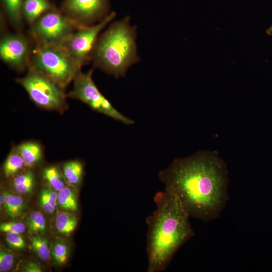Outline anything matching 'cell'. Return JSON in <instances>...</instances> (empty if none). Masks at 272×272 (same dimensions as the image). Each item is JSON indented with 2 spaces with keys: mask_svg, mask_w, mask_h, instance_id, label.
Instances as JSON below:
<instances>
[{
  "mask_svg": "<svg viewBox=\"0 0 272 272\" xmlns=\"http://www.w3.org/2000/svg\"><path fill=\"white\" fill-rule=\"evenodd\" d=\"M158 175L190 217L205 222L217 219L229 199L227 166L214 152L176 158Z\"/></svg>",
  "mask_w": 272,
  "mask_h": 272,
  "instance_id": "cell-1",
  "label": "cell"
},
{
  "mask_svg": "<svg viewBox=\"0 0 272 272\" xmlns=\"http://www.w3.org/2000/svg\"><path fill=\"white\" fill-rule=\"evenodd\" d=\"M156 208L146 219L148 272L165 270L178 250L195 233L177 196L167 189L154 196Z\"/></svg>",
  "mask_w": 272,
  "mask_h": 272,
  "instance_id": "cell-2",
  "label": "cell"
},
{
  "mask_svg": "<svg viewBox=\"0 0 272 272\" xmlns=\"http://www.w3.org/2000/svg\"><path fill=\"white\" fill-rule=\"evenodd\" d=\"M136 29L126 17L112 23L99 35L91 60L94 66L116 78L124 77L128 69L139 61Z\"/></svg>",
  "mask_w": 272,
  "mask_h": 272,
  "instance_id": "cell-3",
  "label": "cell"
},
{
  "mask_svg": "<svg viewBox=\"0 0 272 272\" xmlns=\"http://www.w3.org/2000/svg\"><path fill=\"white\" fill-rule=\"evenodd\" d=\"M34 42L28 67L43 73L64 90L82 67L62 44Z\"/></svg>",
  "mask_w": 272,
  "mask_h": 272,
  "instance_id": "cell-4",
  "label": "cell"
},
{
  "mask_svg": "<svg viewBox=\"0 0 272 272\" xmlns=\"http://www.w3.org/2000/svg\"><path fill=\"white\" fill-rule=\"evenodd\" d=\"M16 82L27 92L31 100L38 107L62 113L67 108L64 90L43 73L28 68L27 74Z\"/></svg>",
  "mask_w": 272,
  "mask_h": 272,
  "instance_id": "cell-5",
  "label": "cell"
},
{
  "mask_svg": "<svg viewBox=\"0 0 272 272\" xmlns=\"http://www.w3.org/2000/svg\"><path fill=\"white\" fill-rule=\"evenodd\" d=\"M94 69L88 72L80 71L75 77L73 89L66 95L67 97L80 100L93 110L106 115L127 125L134 121L125 116L113 106L110 101L100 92L92 79Z\"/></svg>",
  "mask_w": 272,
  "mask_h": 272,
  "instance_id": "cell-6",
  "label": "cell"
},
{
  "mask_svg": "<svg viewBox=\"0 0 272 272\" xmlns=\"http://www.w3.org/2000/svg\"><path fill=\"white\" fill-rule=\"evenodd\" d=\"M80 26L55 6L30 26L34 41L62 44Z\"/></svg>",
  "mask_w": 272,
  "mask_h": 272,
  "instance_id": "cell-7",
  "label": "cell"
},
{
  "mask_svg": "<svg viewBox=\"0 0 272 272\" xmlns=\"http://www.w3.org/2000/svg\"><path fill=\"white\" fill-rule=\"evenodd\" d=\"M115 16L112 12L95 24L80 26L62 44L81 67L91 60L100 33Z\"/></svg>",
  "mask_w": 272,
  "mask_h": 272,
  "instance_id": "cell-8",
  "label": "cell"
},
{
  "mask_svg": "<svg viewBox=\"0 0 272 272\" xmlns=\"http://www.w3.org/2000/svg\"><path fill=\"white\" fill-rule=\"evenodd\" d=\"M110 0H62L60 10L80 26L98 22L109 13Z\"/></svg>",
  "mask_w": 272,
  "mask_h": 272,
  "instance_id": "cell-9",
  "label": "cell"
},
{
  "mask_svg": "<svg viewBox=\"0 0 272 272\" xmlns=\"http://www.w3.org/2000/svg\"><path fill=\"white\" fill-rule=\"evenodd\" d=\"M28 39L20 33H5L0 40L1 60L18 71L28 67L32 53Z\"/></svg>",
  "mask_w": 272,
  "mask_h": 272,
  "instance_id": "cell-10",
  "label": "cell"
},
{
  "mask_svg": "<svg viewBox=\"0 0 272 272\" xmlns=\"http://www.w3.org/2000/svg\"><path fill=\"white\" fill-rule=\"evenodd\" d=\"M54 6L50 0H24L22 8L23 19L31 26Z\"/></svg>",
  "mask_w": 272,
  "mask_h": 272,
  "instance_id": "cell-11",
  "label": "cell"
},
{
  "mask_svg": "<svg viewBox=\"0 0 272 272\" xmlns=\"http://www.w3.org/2000/svg\"><path fill=\"white\" fill-rule=\"evenodd\" d=\"M24 0H1L2 14L16 29L23 26V4Z\"/></svg>",
  "mask_w": 272,
  "mask_h": 272,
  "instance_id": "cell-12",
  "label": "cell"
},
{
  "mask_svg": "<svg viewBox=\"0 0 272 272\" xmlns=\"http://www.w3.org/2000/svg\"><path fill=\"white\" fill-rule=\"evenodd\" d=\"M15 148L22 158L26 167H32L35 166L42 158V148L37 142H26L19 145Z\"/></svg>",
  "mask_w": 272,
  "mask_h": 272,
  "instance_id": "cell-13",
  "label": "cell"
},
{
  "mask_svg": "<svg viewBox=\"0 0 272 272\" xmlns=\"http://www.w3.org/2000/svg\"><path fill=\"white\" fill-rule=\"evenodd\" d=\"M3 194L5 197L4 206L9 216L15 218L21 216L25 207L23 198L9 191H4Z\"/></svg>",
  "mask_w": 272,
  "mask_h": 272,
  "instance_id": "cell-14",
  "label": "cell"
},
{
  "mask_svg": "<svg viewBox=\"0 0 272 272\" xmlns=\"http://www.w3.org/2000/svg\"><path fill=\"white\" fill-rule=\"evenodd\" d=\"M62 168L63 175L69 182L74 185L80 183L84 172L83 165L80 161L72 160L66 162Z\"/></svg>",
  "mask_w": 272,
  "mask_h": 272,
  "instance_id": "cell-15",
  "label": "cell"
},
{
  "mask_svg": "<svg viewBox=\"0 0 272 272\" xmlns=\"http://www.w3.org/2000/svg\"><path fill=\"white\" fill-rule=\"evenodd\" d=\"M25 166L23 160L14 148L9 155L4 165L3 170L6 178L14 176Z\"/></svg>",
  "mask_w": 272,
  "mask_h": 272,
  "instance_id": "cell-16",
  "label": "cell"
},
{
  "mask_svg": "<svg viewBox=\"0 0 272 272\" xmlns=\"http://www.w3.org/2000/svg\"><path fill=\"white\" fill-rule=\"evenodd\" d=\"M77 225L76 217L65 212H59L55 219V226L57 231L62 234L72 232Z\"/></svg>",
  "mask_w": 272,
  "mask_h": 272,
  "instance_id": "cell-17",
  "label": "cell"
},
{
  "mask_svg": "<svg viewBox=\"0 0 272 272\" xmlns=\"http://www.w3.org/2000/svg\"><path fill=\"white\" fill-rule=\"evenodd\" d=\"M34 182V174L31 171H28L15 176L13 180V186L17 192L25 194L31 191Z\"/></svg>",
  "mask_w": 272,
  "mask_h": 272,
  "instance_id": "cell-18",
  "label": "cell"
},
{
  "mask_svg": "<svg viewBox=\"0 0 272 272\" xmlns=\"http://www.w3.org/2000/svg\"><path fill=\"white\" fill-rule=\"evenodd\" d=\"M57 202L61 208L66 210L75 211L78 209L76 196L73 191L67 186L58 191Z\"/></svg>",
  "mask_w": 272,
  "mask_h": 272,
  "instance_id": "cell-19",
  "label": "cell"
},
{
  "mask_svg": "<svg viewBox=\"0 0 272 272\" xmlns=\"http://www.w3.org/2000/svg\"><path fill=\"white\" fill-rule=\"evenodd\" d=\"M43 175L52 188L58 192L65 186L60 173L55 166L45 168Z\"/></svg>",
  "mask_w": 272,
  "mask_h": 272,
  "instance_id": "cell-20",
  "label": "cell"
},
{
  "mask_svg": "<svg viewBox=\"0 0 272 272\" xmlns=\"http://www.w3.org/2000/svg\"><path fill=\"white\" fill-rule=\"evenodd\" d=\"M27 223L29 231L33 233H43L45 230L46 220L40 212H32L29 216Z\"/></svg>",
  "mask_w": 272,
  "mask_h": 272,
  "instance_id": "cell-21",
  "label": "cell"
},
{
  "mask_svg": "<svg viewBox=\"0 0 272 272\" xmlns=\"http://www.w3.org/2000/svg\"><path fill=\"white\" fill-rule=\"evenodd\" d=\"M33 249L37 256L43 261H47L50 255V251L47 241L40 236H34L31 238Z\"/></svg>",
  "mask_w": 272,
  "mask_h": 272,
  "instance_id": "cell-22",
  "label": "cell"
},
{
  "mask_svg": "<svg viewBox=\"0 0 272 272\" xmlns=\"http://www.w3.org/2000/svg\"><path fill=\"white\" fill-rule=\"evenodd\" d=\"M53 258L55 263L62 265L67 259L69 250L66 244L62 242H57L54 246L52 252Z\"/></svg>",
  "mask_w": 272,
  "mask_h": 272,
  "instance_id": "cell-23",
  "label": "cell"
},
{
  "mask_svg": "<svg viewBox=\"0 0 272 272\" xmlns=\"http://www.w3.org/2000/svg\"><path fill=\"white\" fill-rule=\"evenodd\" d=\"M57 202L49 196L47 188H44L42 190L39 197V203L41 207L45 213L49 214L53 213L57 205Z\"/></svg>",
  "mask_w": 272,
  "mask_h": 272,
  "instance_id": "cell-24",
  "label": "cell"
},
{
  "mask_svg": "<svg viewBox=\"0 0 272 272\" xmlns=\"http://www.w3.org/2000/svg\"><path fill=\"white\" fill-rule=\"evenodd\" d=\"M15 261L14 255L8 251H0V271L6 272L10 270L13 266Z\"/></svg>",
  "mask_w": 272,
  "mask_h": 272,
  "instance_id": "cell-25",
  "label": "cell"
},
{
  "mask_svg": "<svg viewBox=\"0 0 272 272\" xmlns=\"http://www.w3.org/2000/svg\"><path fill=\"white\" fill-rule=\"evenodd\" d=\"M25 225L22 222H9L0 225V230L5 233H15L21 234L25 231Z\"/></svg>",
  "mask_w": 272,
  "mask_h": 272,
  "instance_id": "cell-26",
  "label": "cell"
},
{
  "mask_svg": "<svg viewBox=\"0 0 272 272\" xmlns=\"http://www.w3.org/2000/svg\"><path fill=\"white\" fill-rule=\"evenodd\" d=\"M6 240L8 244L14 248L22 249L25 245L24 240L19 233H8Z\"/></svg>",
  "mask_w": 272,
  "mask_h": 272,
  "instance_id": "cell-27",
  "label": "cell"
},
{
  "mask_svg": "<svg viewBox=\"0 0 272 272\" xmlns=\"http://www.w3.org/2000/svg\"><path fill=\"white\" fill-rule=\"evenodd\" d=\"M23 271L26 272H41V267L36 263L34 262H29L26 263L23 267Z\"/></svg>",
  "mask_w": 272,
  "mask_h": 272,
  "instance_id": "cell-28",
  "label": "cell"
},
{
  "mask_svg": "<svg viewBox=\"0 0 272 272\" xmlns=\"http://www.w3.org/2000/svg\"><path fill=\"white\" fill-rule=\"evenodd\" d=\"M266 33L268 35H272V25L266 30Z\"/></svg>",
  "mask_w": 272,
  "mask_h": 272,
  "instance_id": "cell-29",
  "label": "cell"
}]
</instances>
